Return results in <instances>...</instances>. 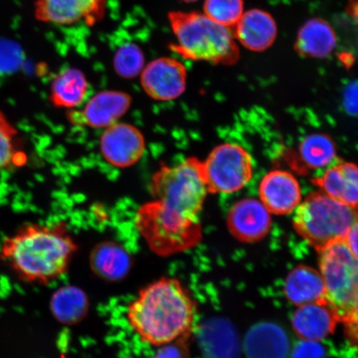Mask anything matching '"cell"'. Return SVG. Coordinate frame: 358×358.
I'll return each mask as SVG.
<instances>
[{"label": "cell", "mask_w": 358, "mask_h": 358, "mask_svg": "<svg viewBox=\"0 0 358 358\" xmlns=\"http://www.w3.org/2000/svg\"><path fill=\"white\" fill-rule=\"evenodd\" d=\"M196 304L180 281L164 277L143 288L129 303L127 320L143 342L165 347L186 341L194 329Z\"/></svg>", "instance_id": "1"}, {"label": "cell", "mask_w": 358, "mask_h": 358, "mask_svg": "<svg viewBox=\"0 0 358 358\" xmlns=\"http://www.w3.org/2000/svg\"><path fill=\"white\" fill-rule=\"evenodd\" d=\"M77 250L66 224L27 223L3 241L0 261L26 283L48 284L65 274Z\"/></svg>", "instance_id": "2"}, {"label": "cell", "mask_w": 358, "mask_h": 358, "mask_svg": "<svg viewBox=\"0 0 358 358\" xmlns=\"http://www.w3.org/2000/svg\"><path fill=\"white\" fill-rule=\"evenodd\" d=\"M150 190L161 211L180 220L200 222L209 194L201 160L192 156L173 166L161 167L152 176Z\"/></svg>", "instance_id": "3"}, {"label": "cell", "mask_w": 358, "mask_h": 358, "mask_svg": "<svg viewBox=\"0 0 358 358\" xmlns=\"http://www.w3.org/2000/svg\"><path fill=\"white\" fill-rule=\"evenodd\" d=\"M169 20L177 38L170 46L173 52L214 64L231 65L238 60V48L229 28L196 12H172Z\"/></svg>", "instance_id": "4"}, {"label": "cell", "mask_w": 358, "mask_h": 358, "mask_svg": "<svg viewBox=\"0 0 358 358\" xmlns=\"http://www.w3.org/2000/svg\"><path fill=\"white\" fill-rule=\"evenodd\" d=\"M358 221V206L340 203L324 192H313L294 211V227L297 234L317 252L343 241Z\"/></svg>", "instance_id": "5"}, {"label": "cell", "mask_w": 358, "mask_h": 358, "mask_svg": "<svg viewBox=\"0 0 358 358\" xmlns=\"http://www.w3.org/2000/svg\"><path fill=\"white\" fill-rule=\"evenodd\" d=\"M319 254L327 301L343 322L358 301V259L344 240L327 245Z\"/></svg>", "instance_id": "6"}, {"label": "cell", "mask_w": 358, "mask_h": 358, "mask_svg": "<svg viewBox=\"0 0 358 358\" xmlns=\"http://www.w3.org/2000/svg\"><path fill=\"white\" fill-rule=\"evenodd\" d=\"M136 227L148 245L160 257L185 252L201 240V223H186L164 216L152 201L141 206L136 214Z\"/></svg>", "instance_id": "7"}, {"label": "cell", "mask_w": 358, "mask_h": 358, "mask_svg": "<svg viewBox=\"0 0 358 358\" xmlns=\"http://www.w3.org/2000/svg\"><path fill=\"white\" fill-rule=\"evenodd\" d=\"M201 164L209 194H234L243 189L253 176L252 155L234 143L215 147Z\"/></svg>", "instance_id": "8"}, {"label": "cell", "mask_w": 358, "mask_h": 358, "mask_svg": "<svg viewBox=\"0 0 358 358\" xmlns=\"http://www.w3.org/2000/svg\"><path fill=\"white\" fill-rule=\"evenodd\" d=\"M145 138L140 129L128 123L117 122L103 131L100 150L112 166L127 169L136 164L145 152Z\"/></svg>", "instance_id": "9"}, {"label": "cell", "mask_w": 358, "mask_h": 358, "mask_svg": "<svg viewBox=\"0 0 358 358\" xmlns=\"http://www.w3.org/2000/svg\"><path fill=\"white\" fill-rule=\"evenodd\" d=\"M131 102L127 93L101 92L91 98L83 109L67 112V120L76 127L105 129L119 122L131 108Z\"/></svg>", "instance_id": "10"}, {"label": "cell", "mask_w": 358, "mask_h": 358, "mask_svg": "<svg viewBox=\"0 0 358 358\" xmlns=\"http://www.w3.org/2000/svg\"><path fill=\"white\" fill-rule=\"evenodd\" d=\"M106 0H36L34 15L38 21L56 25L84 22L96 24L105 15Z\"/></svg>", "instance_id": "11"}, {"label": "cell", "mask_w": 358, "mask_h": 358, "mask_svg": "<svg viewBox=\"0 0 358 358\" xmlns=\"http://www.w3.org/2000/svg\"><path fill=\"white\" fill-rule=\"evenodd\" d=\"M141 85L152 99L173 101L185 91L187 70L182 62L173 58H159L143 69Z\"/></svg>", "instance_id": "12"}, {"label": "cell", "mask_w": 358, "mask_h": 358, "mask_svg": "<svg viewBox=\"0 0 358 358\" xmlns=\"http://www.w3.org/2000/svg\"><path fill=\"white\" fill-rule=\"evenodd\" d=\"M272 220L270 212L261 201L255 199H241L230 209L227 226L236 240L245 243L261 241L271 231Z\"/></svg>", "instance_id": "13"}, {"label": "cell", "mask_w": 358, "mask_h": 358, "mask_svg": "<svg viewBox=\"0 0 358 358\" xmlns=\"http://www.w3.org/2000/svg\"><path fill=\"white\" fill-rule=\"evenodd\" d=\"M259 201L271 214L292 213L302 201L301 185L293 174L273 170L264 176L259 186Z\"/></svg>", "instance_id": "14"}, {"label": "cell", "mask_w": 358, "mask_h": 358, "mask_svg": "<svg viewBox=\"0 0 358 358\" xmlns=\"http://www.w3.org/2000/svg\"><path fill=\"white\" fill-rule=\"evenodd\" d=\"M340 319L327 299L299 306L292 325L295 334L303 340L321 341L332 334Z\"/></svg>", "instance_id": "15"}, {"label": "cell", "mask_w": 358, "mask_h": 358, "mask_svg": "<svg viewBox=\"0 0 358 358\" xmlns=\"http://www.w3.org/2000/svg\"><path fill=\"white\" fill-rule=\"evenodd\" d=\"M290 343L280 326L259 323L248 330L244 341L245 358H288Z\"/></svg>", "instance_id": "16"}, {"label": "cell", "mask_w": 358, "mask_h": 358, "mask_svg": "<svg viewBox=\"0 0 358 358\" xmlns=\"http://www.w3.org/2000/svg\"><path fill=\"white\" fill-rule=\"evenodd\" d=\"M236 36L246 48L262 52L270 48L277 37L276 22L270 13L250 10L236 24Z\"/></svg>", "instance_id": "17"}, {"label": "cell", "mask_w": 358, "mask_h": 358, "mask_svg": "<svg viewBox=\"0 0 358 358\" xmlns=\"http://www.w3.org/2000/svg\"><path fill=\"white\" fill-rule=\"evenodd\" d=\"M320 191L343 204L358 206V166L344 162L334 165L315 179Z\"/></svg>", "instance_id": "18"}, {"label": "cell", "mask_w": 358, "mask_h": 358, "mask_svg": "<svg viewBox=\"0 0 358 358\" xmlns=\"http://www.w3.org/2000/svg\"><path fill=\"white\" fill-rule=\"evenodd\" d=\"M92 270L101 279L120 281L132 268V258L127 249L113 241H104L93 248L90 256Z\"/></svg>", "instance_id": "19"}, {"label": "cell", "mask_w": 358, "mask_h": 358, "mask_svg": "<svg viewBox=\"0 0 358 358\" xmlns=\"http://www.w3.org/2000/svg\"><path fill=\"white\" fill-rule=\"evenodd\" d=\"M285 294L295 306L325 301L326 288L320 272L308 266H299L286 278Z\"/></svg>", "instance_id": "20"}, {"label": "cell", "mask_w": 358, "mask_h": 358, "mask_svg": "<svg viewBox=\"0 0 358 358\" xmlns=\"http://www.w3.org/2000/svg\"><path fill=\"white\" fill-rule=\"evenodd\" d=\"M337 42V36L328 22L313 19L299 30L295 48L304 57L325 58L334 52Z\"/></svg>", "instance_id": "21"}, {"label": "cell", "mask_w": 358, "mask_h": 358, "mask_svg": "<svg viewBox=\"0 0 358 358\" xmlns=\"http://www.w3.org/2000/svg\"><path fill=\"white\" fill-rule=\"evenodd\" d=\"M88 91V82L82 71L67 69L52 80L50 101L57 108L73 110L86 101Z\"/></svg>", "instance_id": "22"}, {"label": "cell", "mask_w": 358, "mask_h": 358, "mask_svg": "<svg viewBox=\"0 0 358 358\" xmlns=\"http://www.w3.org/2000/svg\"><path fill=\"white\" fill-rule=\"evenodd\" d=\"M50 306L57 320L62 324L73 325L87 316L90 303L83 290L76 286L67 285L53 294Z\"/></svg>", "instance_id": "23"}, {"label": "cell", "mask_w": 358, "mask_h": 358, "mask_svg": "<svg viewBox=\"0 0 358 358\" xmlns=\"http://www.w3.org/2000/svg\"><path fill=\"white\" fill-rule=\"evenodd\" d=\"M299 152L306 166L313 169L329 166L337 155L332 138L322 133L312 134L304 138L299 145Z\"/></svg>", "instance_id": "24"}, {"label": "cell", "mask_w": 358, "mask_h": 358, "mask_svg": "<svg viewBox=\"0 0 358 358\" xmlns=\"http://www.w3.org/2000/svg\"><path fill=\"white\" fill-rule=\"evenodd\" d=\"M206 351L211 358H236L239 353L236 331L226 322L218 321L209 326Z\"/></svg>", "instance_id": "25"}, {"label": "cell", "mask_w": 358, "mask_h": 358, "mask_svg": "<svg viewBox=\"0 0 358 358\" xmlns=\"http://www.w3.org/2000/svg\"><path fill=\"white\" fill-rule=\"evenodd\" d=\"M19 132L0 110V171L21 160Z\"/></svg>", "instance_id": "26"}, {"label": "cell", "mask_w": 358, "mask_h": 358, "mask_svg": "<svg viewBox=\"0 0 358 358\" xmlns=\"http://www.w3.org/2000/svg\"><path fill=\"white\" fill-rule=\"evenodd\" d=\"M243 0H205L204 15L217 24L229 28L243 15Z\"/></svg>", "instance_id": "27"}, {"label": "cell", "mask_w": 358, "mask_h": 358, "mask_svg": "<svg viewBox=\"0 0 358 358\" xmlns=\"http://www.w3.org/2000/svg\"><path fill=\"white\" fill-rule=\"evenodd\" d=\"M145 56L141 49L134 43H125L120 47L114 57V67L120 77L131 79L142 73Z\"/></svg>", "instance_id": "28"}, {"label": "cell", "mask_w": 358, "mask_h": 358, "mask_svg": "<svg viewBox=\"0 0 358 358\" xmlns=\"http://www.w3.org/2000/svg\"><path fill=\"white\" fill-rule=\"evenodd\" d=\"M24 53L20 45L12 40L0 39V74H11L19 70Z\"/></svg>", "instance_id": "29"}, {"label": "cell", "mask_w": 358, "mask_h": 358, "mask_svg": "<svg viewBox=\"0 0 358 358\" xmlns=\"http://www.w3.org/2000/svg\"><path fill=\"white\" fill-rule=\"evenodd\" d=\"M291 358H329L325 347L320 341L303 340L293 348Z\"/></svg>", "instance_id": "30"}, {"label": "cell", "mask_w": 358, "mask_h": 358, "mask_svg": "<svg viewBox=\"0 0 358 358\" xmlns=\"http://www.w3.org/2000/svg\"><path fill=\"white\" fill-rule=\"evenodd\" d=\"M345 328V334L353 345L358 348V301L355 308L342 322Z\"/></svg>", "instance_id": "31"}, {"label": "cell", "mask_w": 358, "mask_h": 358, "mask_svg": "<svg viewBox=\"0 0 358 358\" xmlns=\"http://www.w3.org/2000/svg\"><path fill=\"white\" fill-rule=\"evenodd\" d=\"M344 101L349 111L358 114V83H352L347 88Z\"/></svg>", "instance_id": "32"}, {"label": "cell", "mask_w": 358, "mask_h": 358, "mask_svg": "<svg viewBox=\"0 0 358 358\" xmlns=\"http://www.w3.org/2000/svg\"><path fill=\"white\" fill-rule=\"evenodd\" d=\"M344 241L351 252L358 259V221L348 231Z\"/></svg>", "instance_id": "33"}, {"label": "cell", "mask_w": 358, "mask_h": 358, "mask_svg": "<svg viewBox=\"0 0 358 358\" xmlns=\"http://www.w3.org/2000/svg\"><path fill=\"white\" fill-rule=\"evenodd\" d=\"M158 358H181V355L178 352L173 351V348L159 355Z\"/></svg>", "instance_id": "34"}, {"label": "cell", "mask_w": 358, "mask_h": 358, "mask_svg": "<svg viewBox=\"0 0 358 358\" xmlns=\"http://www.w3.org/2000/svg\"><path fill=\"white\" fill-rule=\"evenodd\" d=\"M351 8L352 15L355 16L356 19L358 20V0H356V1L352 2Z\"/></svg>", "instance_id": "35"}, {"label": "cell", "mask_w": 358, "mask_h": 358, "mask_svg": "<svg viewBox=\"0 0 358 358\" xmlns=\"http://www.w3.org/2000/svg\"><path fill=\"white\" fill-rule=\"evenodd\" d=\"M182 1H185V2H187V3H192V2L198 1V0H182Z\"/></svg>", "instance_id": "36"}]
</instances>
